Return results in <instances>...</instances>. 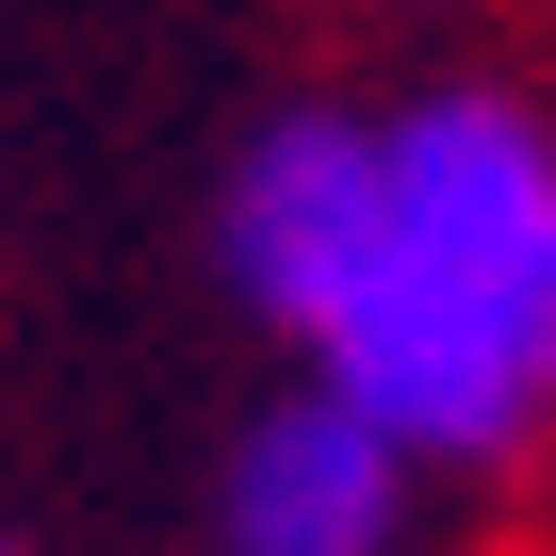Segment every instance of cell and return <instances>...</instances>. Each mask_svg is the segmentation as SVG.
Wrapping results in <instances>:
<instances>
[{
	"mask_svg": "<svg viewBox=\"0 0 556 556\" xmlns=\"http://www.w3.org/2000/svg\"><path fill=\"white\" fill-rule=\"evenodd\" d=\"M556 245V148L523 99H426L377 131V245L312 312V393H344L393 458H491L523 393V295Z\"/></svg>",
	"mask_w": 556,
	"mask_h": 556,
	"instance_id": "6da1fadb",
	"label": "cell"
},
{
	"mask_svg": "<svg viewBox=\"0 0 556 556\" xmlns=\"http://www.w3.org/2000/svg\"><path fill=\"white\" fill-rule=\"evenodd\" d=\"M361 245H377V131L361 115H278L229 180V278L312 344V312L361 278Z\"/></svg>",
	"mask_w": 556,
	"mask_h": 556,
	"instance_id": "7a4b0ae2",
	"label": "cell"
},
{
	"mask_svg": "<svg viewBox=\"0 0 556 556\" xmlns=\"http://www.w3.org/2000/svg\"><path fill=\"white\" fill-rule=\"evenodd\" d=\"M393 507H409V458L344 409V393H278L245 442H229V556H393Z\"/></svg>",
	"mask_w": 556,
	"mask_h": 556,
	"instance_id": "3957f363",
	"label": "cell"
},
{
	"mask_svg": "<svg viewBox=\"0 0 556 556\" xmlns=\"http://www.w3.org/2000/svg\"><path fill=\"white\" fill-rule=\"evenodd\" d=\"M523 393H556V245H540V295H523Z\"/></svg>",
	"mask_w": 556,
	"mask_h": 556,
	"instance_id": "277c9868",
	"label": "cell"
}]
</instances>
